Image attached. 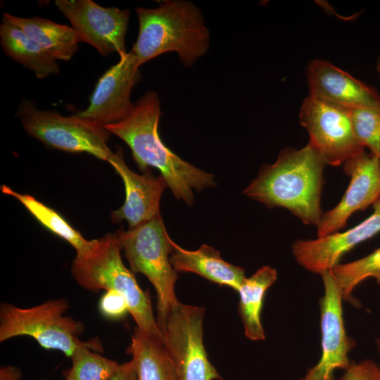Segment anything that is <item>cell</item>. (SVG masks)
I'll return each instance as SVG.
<instances>
[{"mask_svg": "<svg viewBox=\"0 0 380 380\" xmlns=\"http://www.w3.org/2000/svg\"><path fill=\"white\" fill-rule=\"evenodd\" d=\"M160 115L157 93L148 91L125 118L105 129L129 146L141 171L158 169L174 196L191 205L193 189L199 191L214 186V176L182 160L164 144L158 131Z\"/></svg>", "mask_w": 380, "mask_h": 380, "instance_id": "cell-1", "label": "cell"}, {"mask_svg": "<svg viewBox=\"0 0 380 380\" xmlns=\"http://www.w3.org/2000/svg\"><path fill=\"white\" fill-rule=\"evenodd\" d=\"M377 349L380 355V338L376 340Z\"/></svg>", "mask_w": 380, "mask_h": 380, "instance_id": "cell-31", "label": "cell"}, {"mask_svg": "<svg viewBox=\"0 0 380 380\" xmlns=\"http://www.w3.org/2000/svg\"><path fill=\"white\" fill-rule=\"evenodd\" d=\"M170 261L177 273L193 272L236 291L245 279L243 268L224 260L218 251L207 244H202L196 251H189L173 242Z\"/></svg>", "mask_w": 380, "mask_h": 380, "instance_id": "cell-17", "label": "cell"}, {"mask_svg": "<svg viewBox=\"0 0 380 380\" xmlns=\"http://www.w3.org/2000/svg\"><path fill=\"white\" fill-rule=\"evenodd\" d=\"M326 163L308 143L300 149L280 151L274 163L261 167L243 191L268 208H284L308 225H318Z\"/></svg>", "mask_w": 380, "mask_h": 380, "instance_id": "cell-2", "label": "cell"}, {"mask_svg": "<svg viewBox=\"0 0 380 380\" xmlns=\"http://www.w3.org/2000/svg\"><path fill=\"white\" fill-rule=\"evenodd\" d=\"M2 18L20 28L56 60L69 61L77 51L79 40L72 27L43 18H22L8 13H4Z\"/></svg>", "mask_w": 380, "mask_h": 380, "instance_id": "cell-18", "label": "cell"}, {"mask_svg": "<svg viewBox=\"0 0 380 380\" xmlns=\"http://www.w3.org/2000/svg\"><path fill=\"white\" fill-rule=\"evenodd\" d=\"M133 273L145 275L157 296V323L163 333L168 315L178 302L175 285L178 279L170 258L173 241L160 215L127 230L115 233Z\"/></svg>", "mask_w": 380, "mask_h": 380, "instance_id": "cell-5", "label": "cell"}, {"mask_svg": "<svg viewBox=\"0 0 380 380\" xmlns=\"http://www.w3.org/2000/svg\"><path fill=\"white\" fill-rule=\"evenodd\" d=\"M0 380H22V372L13 365L2 366L0 369Z\"/></svg>", "mask_w": 380, "mask_h": 380, "instance_id": "cell-29", "label": "cell"}, {"mask_svg": "<svg viewBox=\"0 0 380 380\" xmlns=\"http://www.w3.org/2000/svg\"><path fill=\"white\" fill-rule=\"evenodd\" d=\"M0 42L8 57L32 70L37 78L58 74L59 66L56 59L20 28L3 18L0 25Z\"/></svg>", "mask_w": 380, "mask_h": 380, "instance_id": "cell-19", "label": "cell"}, {"mask_svg": "<svg viewBox=\"0 0 380 380\" xmlns=\"http://www.w3.org/2000/svg\"><path fill=\"white\" fill-rule=\"evenodd\" d=\"M324 293L319 300L322 354L318 362L298 380H333L336 369L350 365L348 353L355 342L346 333L341 291L330 270L321 274Z\"/></svg>", "mask_w": 380, "mask_h": 380, "instance_id": "cell-11", "label": "cell"}, {"mask_svg": "<svg viewBox=\"0 0 380 380\" xmlns=\"http://www.w3.org/2000/svg\"><path fill=\"white\" fill-rule=\"evenodd\" d=\"M108 163L122 177L125 191L123 205L110 214L112 222L126 221L134 228L160 215L162 194L168 187L165 179L149 174L139 175L125 164L122 150L113 153Z\"/></svg>", "mask_w": 380, "mask_h": 380, "instance_id": "cell-15", "label": "cell"}, {"mask_svg": "<svg viewBox=\"0 0 380 380\" xmlns=\"http://www.w3.org/2000/svg\"><path fill=\"white\" fill-rule=\"evenodd\" d=\"M91 350L102 351L98 340L87 341L75 349L70 357L72 367L65 380H110L120 365Z\"/></svg>", "mask_w": 380, "mask_h": 380, "instance_id": "cell-23", "label": "cell"}, {"mask_svg": "<svg viewBox=\"0 0 380 380\" xmlns=\"http://www.w3.org/2000/svg\"><path fill=\"white\" fill-rule=\"evenodd\" d=\"M341 380H380V367L371 360L352 362Z\"/></svg>", "mask_w": 380, "mask_h": 380, "instance_id": "cell-27", "label": "cell"}, {"mask_svg": "<svg viewBox=\"0 0 380 380\" xmlns=\"http://www.w3.org/2000/svg\"><path fill=\"white\" fill-rule=\"evenodd\" d=\"M310 94L348 108L374 106L380 101L378 91L327 61L315 59L308 65Z\"/></svg>", "mask_w": 380, "mask_h": 380, "instance_id": "cell-16", "label": "cell"}, {"mask_svg": "<svg viewBox=\"0 0 380 380\" xmlns=\"http://www.w3.org/2000/svg\"><path fill=\"white\" fill-rule=\"evenodd\" d=\"M330 272L341 291L343 300L356 305L351 293L357 284L368 277H373L380 285V248L355 261L339 263Z\"/></svg>", "mask_w": 380, "mask_h": 380, "instance_id": "cell-24", "label": "cell"}, {"mask_svg": "<svg viewBox=\"0 0 380 380\" xmlns=\"http://www.w3.org/2000/svg\"><path fill=\"white\" fill-rule=\"evenodd\" d=\"M372 205V214L351 229L316 239L295 241L291 248L297 262L304 269L320 274L339 264L346 253L380 233V197Z\"/></svg>", "mask_w": 380, "mask_h": 380, "instance_id": "cell-14", "label": "cell"}, {"mask_svg": "<svg viewBox=\"0 0 380 380\" xmlns=\"http://www.w3.org/2000/svg\"><path fill=\"white\" fill-rule=\"evenodd\" d=\"M121 251L115 234L94 239L87 253L76 254L70 268L72 276L87 290L113 291L121 294L137 327L163 343V334L154 317L149 294L140 288L134 273L124 265Z\"/></svg>", "mask_w": 380, "mask_h": 380, "instance_id": "cell-4", "label": "cell"}, {"mask_svg": "<svg viewBox=\"0 0 380 380\" xmlns=\"http://www.w3.org/2000/svg\"><path fill=\"white\" fill-rule=\"evenodd\" d=\"M277 273L270 266L260 267L250 277H245L238 293L239 315L246 336L252 341L265 339L260 315L266 291L276 281Z\"/></svg>", "mask_w": 380, "mask_h": 380, "instance_id": "cell-20", "label": "cell"}, {"mask_svg": "<svg viewBox=\"0 0 380 380\" xmlns=\"http://www.w3.org/2000/svg\"><path fill=\"white\" fill-rule=\"evenodd\" d=\"M344 172L350 177L348 189L339 203L323 213L317 226V237L344 228L352 214L364 210L380 197V160L364 151L343 164Z\"/></svg>", "mask_w": 380, "mask_h": 380, "instance_id": "cell-13", "label": "cell"}, {"mask_svg": "<svg viewBox=\"0 0 380 380\" xmlns=\"http://www.w3.org/2000/svg\"><path fill=\"white\" fill-rule=\"evenodd\" d=\"M203 308L179 301L163 330L164 347L177 380H224L210 363L203 345Z\"/></svg>", "mask_w": 380, "mask_h": 380, "instance_id": "cell-8", "label": "cell"}, {"mask_svg": "<svg viewBox=\"0 0 380 380\" xmlns=\"http://www.w3.org/2000/svg\"><path fill=\"white\" fill-rule=\"evenodd\" d=\"M68 308L65 298L49 300L27 308L3 303L0 307V342L27 336L44 348L60 350L70 357L77 348L87 341L79 338L84 331L83 323L65 315Z\"/></svg>", "mask_w": 380, "mask_h": 380, "instance_id": "cell-6", "label": "cell"}, {"mask_svg": "<svg viewBox=\"0 0 380 380\" xmlns=\"http://www.w3.org/2000/svg\"><path fill=\"white\" fill-rule=\"evenodd\" d=\"M376 68L378 76L380 79V56L377 58Z\"/></svg>", "mask_w": 380, "mask_h": 380, "instance_id": "cell-30", "label": "cell"}, {"mask_svg": "<svg viewBox=\"0 0 380 380\" xmlns=\"http://www.w3.org/2000/svg\"><path fill=\"white\" fill-rule=\"evenodd\" d=\"M55 4L68 18L79 42L94 46L103 56L125 51L129 11L103 7L91 0H56Z\"/></svg>", "mask_w": 380, "mask_h": 380, "instance_id": "cell-10", "label": "cell"}, {"mask_svg": "<svg viewBox=\"0 0 380 380\" xmlns=\"http://www.w3.org/2000/svg\"><path fill=\"white\" fill-rule=\"evenodd\" d=\"M140 66L131 51L120 55L118 63L99 80L89 106L77 115L103 128L125 118L134 106L130 94L141 78Z\"/></svg>", "mask_w": 380, "mask_h": 380, "instance_id": "cell-12", "label": "cell"}, {"mask_svg": "<svg viewBox=\"0 0 380 380\" xmlns=\"http://www.w3.org/2000/svg\"><path fill=\"white\" fill-rule=\"evenodd\" d=\"M99 310L103 316L110 319H118L129 313L125 298L113 291H106L99 302Z\"/></svg>", "mask_w": 380, "mask_h": 380, "instance_id": "cell-26", "label": "cell"}, {"mask_svg": "<svg viewBox=\"0 0 380 380\" xmlns=\"http://www.w3.org/2000/svg\"><path fill=\"white\" fill-rule=\"evenodd\" d=\"M1 191L17 199L43 227L68 242L75 249L76 254H84L92 247L94 239L84 238L58 212L34 197L15 191L5 184L1 186Z\"/></svg>", "mask_w": 380, "mask_h": 380, "instance_id": "cell-22", "label": "cell"}, {"mask_svg": "<svg viewBox=\"0 0 380 380\" xmlns=\"http://www.w3.org/2000/svg\"><path fill=\"white\" fill-rule=\"evenodd\" d=\"M350 114L358 140L380 160V101L371 107L350 109Z\"/></svg>", "mask_w": 380, "mask_h": 380, "instance_id": "cell-25", "label": "cell"}, {"mask_svg": "<svg viewBox=\"0 0 380 380\" xmlns=\"http://www.w3.org/2000/svg\"><path fill=\"white\" fill-rule=\"evenodd\" d=\"M16 115L25 130L47 147L69 153H87L108 162L113 152L107 145L110 132L77 115L63 116L49 110H40L24 99Z\"/></svg>", "mask_w": 380, "mask_h": 380, "instance_id": "cell-7", "label": "cell"}, {"mask_svg": "<svg viewBox=\"0 0 380 380\" xmlns=\"http://www.w3.org/2000/svg\"><path fill=\"white\" fill-rule=\"evenodd\" d=\"M139 29L131 51L143 63L166 52L175 51L184 66L206 53L210 32L200 10L191 2L160 1L156 8L137 7Z\"/></svg>", "mask_w": 380, "mask_h": 380, "instance_id": "cell-3", "label": "cell"}, {"mask_svg": "<svg viewBox=\"0 0 380 380\" xmlns=\"http://www.w3.org/2000/svg\"><path fill=\"white\" fill-rule=\"evenodd\" d=\"M110 380H137L136 368L131 360L120 365V367Z\"/></svg>", "mask_w": 380, "mask_h": 380, "instance_id": "cell-28", "label": "cell"}, {"mask_svg": "<svg viewBox=\"0 0 380 380\" xmlns=\"http://www.w3.org/2000/svg\"><path fill=\"white\" fill-rule=\"evenodd\" d=\"M127 351L132 355L137 380H177L172 361L158 339L136 327Z\"/></svg>", "mask_w": 380, "mask_h": 380, "instance_id": "cell-21", "label": "cell"}, {"mask_svg": "<svg viewBox=\"0 0 380 380\" xmlns=\"http://www.w3.org/2000/svg\"><path fill=\"white\" fill-rule=\"evenodd\" d=\"M300 125L326 164L338 166L365 151L353 125L350 109L309 95L300 109Z\"/></svg>", "mask_w": 380, "mask_h": 380, "instance_id": "cell-9", "label": "cell"}]
</instances>
